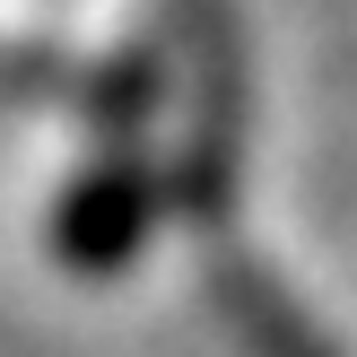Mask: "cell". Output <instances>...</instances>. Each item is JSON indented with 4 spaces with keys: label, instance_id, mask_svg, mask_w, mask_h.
Masks as SVG:
<instances>
[{
    "label": "cell",
    "instance_id": "obj_1",
    "mask_svg": "<svg viewBox=\"0 0 357 357\" xmlns=\"http://www.w3.org/2000/svg\"><path fill=\"white\" fill-rule=\"evenodd\" d=\"M157 209H166V201H157V174L139 166L131 149H105L96 166L52 201V253H61L79 279H114V271L139 261Z\"/></svg>",
    "mask_w": 357,
    "mask_h": 357
},
{
    "label": "cell",
    "instance_id": "obj_2",
    "mask_svg": "<svg viewBox=\"0 0 357 357\" xmlns=\"http://www.w3.org/2000/svg\"><path fill=\"white\" fill-rule=\"evenodd\" d=\"M157 96H166V61L157 52H131V61H114L96 79V122H114V149L157 114Z\"/></svg>",
    "mask_w": 357,
    "mask_h": 357
}]
</instances>
